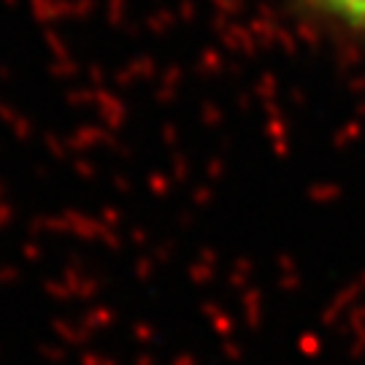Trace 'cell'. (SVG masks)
Wrapping results in <instances>:
<instances>
[{"label": "cell", "mask_w": 365, "mask_h": 365, "mask_svg": "<svg viewBox=\"0 0 365 365\" xmlns=\"http://www.w3.org/2000/svg\"><path fill=\"white\" fill-rule=\"evenodd\" d=\"M312 11L322 14L333 25L365 36V0H303Z\"/></svg>", "instance_id": "obj_1"}]
</instances>
